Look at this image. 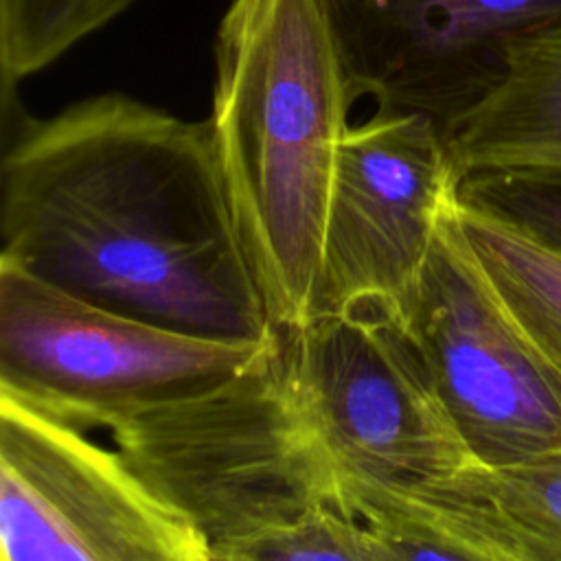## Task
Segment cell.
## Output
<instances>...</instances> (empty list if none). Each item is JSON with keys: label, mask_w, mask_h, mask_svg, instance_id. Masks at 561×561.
<instances>
[{"label": "cell", "mask_w": 561, "mask_h": 561, "mask_svg": "<svg viewBox=\"0 0 561 561\" xmlns=\"http://www.w3.org/2000/svg\"><path fill=\"white\" fill-rule=\"evenodd\" d=\"M0 175V263L188 335L280 333L208 121L96 94L26 123Z\"/></svg>", "instance_id": "6da1fadb"}, {"label": "cell", "mask_w": 561, "mask_h": 561, "mask_svg": "<svg viewBox=\"0 0 561 561\" xmlns=\"http://www.w3.org/2000/svg\"><path fill=\"white\" fill-rule=\"evenodd\" d=\"M454 210L517 333L561 383V250L515 219L460 195Z\"/></svg>", "instance_id": "7c38bea8"}, {"label": "cell", "mask_w": 561, "mask_h": 561, "mask_svg": "<svg viewBox=\"0 0 561 561\" xmlns=\"http://www.w3.org/2000/svg\"><path fill=\"white\" fill-rule=\"evenodd\" d=\"M458 182L449 140L434 118L377 107L351 125L337 153L311 318L370 313L405 329Z\"/></svg>", "instance_id": "8992f818"}, {"label": "cell", "mask_w": 561, "mask_h": 561, "mask_svg": "<svg viewBox=\"0 0 561 561\" xmlns=\"http://www.w3.org/2000/svg\"><path fill=\"white\" fill-rule=\"evenodd\" d=\"M454 204L456 197L443 210L405 333L478 465L502 467L561 449V383L500 305Z\"/></svg>", "instance_id": "ba28073f"}, {"label": "cell", "mask_w": 561, "mask_h": 561, "mask_svg": "<svg viewBox=\"0 0 561 561\" xmlns=\"http://www.w3.org/2000/svg\"><path fill=\"white\" fill-rule=\"evenodd\" d=\"M134 0H0V64L20 81L57 61Z\"/></svg>", "instance_id": "5bb4252c"}, {"label": "cell", "mask_w": 561, "mask_h": 561, "mask_svg": "<svg viewBox=\"0 0 561 561\" xmlns=\"http://www.w3.org/2000/svg\"><path fill=\"white\" fill-rule=\"evenodd\" d=\"M280 337L188 335L0 263V394L83 434L219 386L267 357Z\"/></svg>", "instance_id": "277c9868"}, {"label": "cell", "mask_w": 561, "mask_h": 561, "mask_svg": "<svg viewBox=\"0 0 561 561\" xmlns=\"http://www.w3.org/2000/svg\"><path fill=\"white\" fill-rule=\"evenodd\" d=\"M213 53L219 162L270 316L294 333L313 311L353 92L322 0H232Z\"/></svg>", "instance_id": "7a4b0ae2"}, {"label": "cell", "mask_w": 561, "mask_h": 561, "mask_svg": "<svg viewBox=\"0 0 561 561\" xmlns=\"http://www.w3.org/2000/svg\"><path fill=\"white\" fill-rule=\"evenodd\" d=\"M405 493L497 561H561V449Z\"/></svg>", "instance_id": "8fae6325"}, {"label": "cell", "mask_w": 561, "mask_h": 561, "mask_svg": "<svg viewBox=\"0 0 561 561\" xmlns=\"http://www.w3.org/2000/svg\"><path fill=\"white\" fill-rule=\"evenodd\" d=\"M346 79L445 136L497 81L508 42L561 26V0H322Z\"/></svg>", "instance_id": "9c48e42d"}, {"label": "cell", "mask_w": 561, "mask_h": 561, "mask_svg": "<svg viewBox=\"0 0 561 561\" xmlns=\"http://www.w3.org/2000/svg\"><path fill=\"white\" fill-rule=\"evenodd\" d=\"M458 195L515 219L561 250V188L502 178H462Z\"/></svg>", "instance_id": "2e32d148"}, {"label": "cell", "mask_w": 561, "mask_h": 561, "mask_svg": "<svg viewBox=\"0 0 561 561\" xmlns=\"http://www.w3.org/2000/svg\"><path fill=\"white\" fill-rule=\"evenodd\" d=\"M447 140L460 180L561 188V26L508 42L497 81Z\"/></svg>", "instance_id": "30bf717a"}, {"label": "cell", "mask_w": 561, "mask_h": 561, "mask_svg": "<svg viewBox=\"0 0 561 561\" xmlns=\"http://www.w3.org/2000/svg\"><path fill=\"white\" fill-rule=\"evenodd\" d=\"M291 388L340 476L410 491L476 465L403 327L318 316L283 333Z\"/></svg>", "instance_id": "5b68a950"}, {"label": "cell", "mask_w": 561, "mask_h": 561, "mask_svg": "<svg viewBox=\"0 0 561 561\" xmlns=\"http://www.w3.org/2000/svg\"><path fill=\"white\" fill-rule=\"evenodd\" d=\"M342 513L359 519L381 561H497L436 519L414 495L340 476Z\"/></svg>", "instance_id": "4fadbf2b"}, {"label": "cell", "mask_w": 561, "mask_h": 561, "mask_svg": "<svg viewBox=\"0 0 561 561\" xmlns=\"http://www.w3.org/2000/svg\"><path fill=\"white\" fill-rule=\"evenodd\" d=\"M0 539L4 561H217L114 449L2 394Z\"/></svg>", "instance_id": "52a82bcc"}, {"label": "cell", "mask_w": 561, "mask_h": 561, "mask_svg": "<svg viewBox=\"0 0 561 561\" xmlns=\"http://www.w3.org/2000/svg\"><path fill=\"white\" fill-rule=\"evenodd\" d=\"M215 554L230 561H381L364 524L327 506Z\"/></svg>", "instance_id": "9a60e30c"}, {"label": "cell", "mask_w": 561, "mask_h": 561, "mask_svg": "<svg viewBox=\"0 0 561 561\" xmlns=\"http://www.w3.org/2000/svg\"><path fill=\"white\" fill-rule=\"evenodd\" d=\"M103 430L123 465L215 552L316 508L342 511L340 471L291 388L283 337L232 379Z\"/></svg>", "instance_id": "3957f363"}, {"label": "cell", "mask_w": 561, "mask_h": 561, "mask_svg": "<svg viewBox=\"0 0 561 561\" xmlns=\"http://www.w3.org/2000/svg\"><path fill=\"white\" fill-rule=\"evenodd\" d=\"M217 561H230V559H221V557H217Z\"/></svg>", "instance_id": "e0dca14e"}]
</instances>
